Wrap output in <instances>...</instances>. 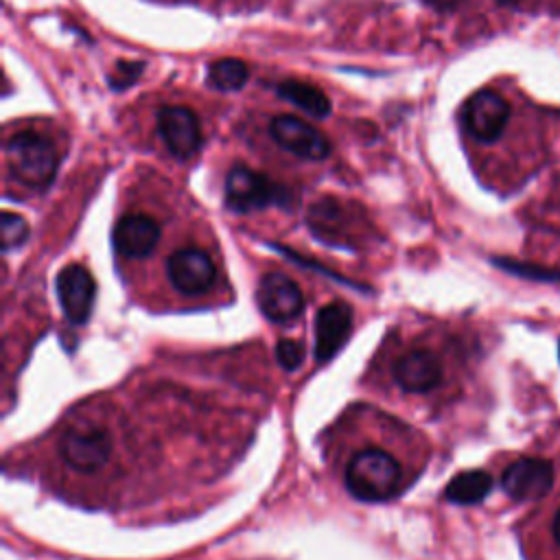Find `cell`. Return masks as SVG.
<instances>
[{"label": "cell", "mask_w": 560, "mask_h": 560, "mask_svg": "<svg viewBox=\"0 0 560 560\" xmlns=\"http://www.w3.org/2000/svg\"><path fill=\"white\" fill-rule=\"evenodd\" d=\"M459 127L466 144L481 155H514L518 166H536L542 140L538 109L523 103L516 90L481 88L459 109Z\"/></svg>", "instance_id": "obj_1"}, {"label": "cell", "mask_w": 560, "mask_h": 560, "mask_svg": "<svg viewBox=\"0 0 560 560\" xmlns=\"http://www.w3.org/2000/svg\"><path fill=\"white\" fill-rule=\"evenodd\" d=\"M9 173L28 188H44L52 182L59 166V149L52 136L24 127L4 140Z\"/></svg>", "instance_id": "obj_2"}, {"label": "cell", "mask_w": 560, "mask_h": 560, "mask_svg": "<svg viewBox=\"0 0 560 560\" xmlns=\"http://www.w3.org/2000/svg\"><path fill=\"white\" fill-rule=\"evenodd\" d=\"M346 488L359 501H387L400 488V464L383 448H363L346 466Z\"/></svg>", "instance_id": "obj_3"}, {"label": "cell", "mask_w": 560, "mask_h": 560, "mask_svg": "<svg viewBox=\"0 0 560 560\" xmlns=\"http://www.w3.org/2000/svg\"><path fill=\"white\" fill-rule=\"evenodd\" d=\"M289 199V192L262 173L247 166H234L225 177V203L234 212L262 210L267 206H280Z\"/></svg>", "instance_id": "obj_4"}, {"label": "cell", "mask_w": 560, "mask_h": 560, "mask_svg": "<svg viewBox=\"0 0 560 560\" xmlns=\"http://www.w3.org/2000/svg\"><path fill=\"white\" fill-rule=\"evenodd\" d=\"M59 455L72 470L92 475L107 464L112 455V438L105 429L94 424L70 427L59 440Z\"/></svg>", "instance_id": "obj_5"}, {"label": "cell", "mask_w": 560, "mask_h": 560, "mask_svg": "<svg viewBox=\"0 0 560 560\" xmlns=\"http://www.w3.org/2000/svg\"><path fill=\"white\" fill-rule=\"evenodd\" d=\"M158 136L166 151L177 160H190L199 153L203 133L197 114L186 105H164L155 118Z\"/></svg>", "instance_id": "obj_6"}, {"label": "cell", "mask_w": 560, "mask_h": 560, "mask_svg": "<svg viewBox=\"0 0 560 560\" xmlns=\"http://www.w3.org/2000/svg\"><path fill=\"white\" fill-rule=\"evenodd\" d=\"M171 284L182 295H201L217 280V267L201 247H179L166 260Z\"/></svg>", "instance_id": "obj_7"}, {"label": "cell", "mask_w": 560, "mask_h": 560, "mask_svg": "<svg viewBox=\"0 0 560 560\" xmlns=\"http://www.w3.org/2000/svg\"><path fill=\"white\" fill-rule=\"evenodd\" d=\"M256 302L269 322L287 324L302 315L304 295L293 278L282 271H269L260 278Z\"/></svg>", "instance_id": "obj_8"}, {"label": "cell", "mask_w": 560, "mask_h": 560, "mask_svg": "<svg viewBox=\"0 0 560 560\" xmlns=\"http://www.w3.org/2000/svg\"><path fill=\"white\" fill-rule=\"evenodd\" d=\"M271 140L287 153L304 160H324L330 153L326 136L293 114H280L269 125Z\"/></svg>", "instance_id": "obj_9"}, {"label": "cell", "mask_w": 560, "mask_h": 560, "mask_svg": "<svg viewBox=\"0 0 560 560\" xmlns=\"http://www.w3.org/2000/svg\"><path fill=\"white\" fill-rule=\"evenodd\" d=\"M55 289L66 319L74 326L85 324L96 298L94 276L83 265H66L55 278Z\"/></svg>", "instance_id": "obj_10"}, {"label": "cell", "mask_w": 560, "mask_h": 560, "mask_svg": "<svg viewBox=\"0 0 560 560\" xmlns=\"http://www.w3.org/2000/svg\"><path fill=\"white\" fill-rule=\"evenodd\" d=\"M553 486V464L540 457H521L501 475V488L514 501L542 499Z\"/></svg>", "instance_id": "obj_11"}, {"label": "cell", "mask_w": 560, "mask_h": 560, "mask_svg": "<svg viewBox=\"0 0 560 560\" xmlns=\"http://www.w3.org/2000/svg\"><path fill=\"white\" fill-rule=\"evenodd\" d=\"M160 241V225L153 217L144 212H127L118 219L112 243L114 249L125 258H144L149 256Z\"/></svg>", "instance_id": "obj_12"}, {"label": "cell", "mask_w": 560, "mask_h": 560, "mask_svg": "<svg viewBox=\"0 0 560 560\" xmlns=\"http://www.w3.org/2000/svg\"><path fill=\"white\" fill-rule=\"evenodd\" d=\"M352 328V311L346 302H328L315 317V359L326 363L346 343Z\"/></svg>", "instance_id": "obj_13"}, {"label": "cell", "mask_w": 560, "mask_h": 560, "mask_svg": "<svg viewBox=\"0 0 560 560\" xmlns=\"http://www.w3.org/2000/svg\"><path fill=\"white\" fill-rule=\"evenodd\" d=\"M394 381L411 394L431 392L442 381V363L440 359L424 348H413L400 354L394 363Z\"/></svg>", "instance_id": "obj_14"}, {"label": "cell", "mask_w": 560, "mask_h": 560, "mask_svg": "<svg viewBox=\"0 0 560 560\" xmlns=\"http://www.w3.org/2000/svg\"><path fill=\"white\" fill-rule=\"evenodd\" d=\"M490 490H492V477L486 470H464L448 481L444 497L457 505H472L486 499Z\"/></svg>", "instance_id": "obj_15"}, {"label": "cell", "mask_w": 560, "mask_h": 560, "mask_svg": "<svg viewBox=\"0 0 560 560\" xmlns=\"http://www.w3.org/2000/svg\"><path fill=\"white\" fill-rule=\"evenodd\" d=\"M278 94H282L287 101L300 105L302 109H306L308 114L317 116V118H324L330 114V101L328 96L319 90V88H313L308 83H302V81H282L278 85Z\"/></svg>", "instance_id": "obj_16"}, {"label": "cell", "mask_w": 560, "mask_h": 560, "mask_svg": "<svg viewBox=\"0 0 560 560\" xmlns=\"http://www.w3.org/2000/svg\"><path fill=\"white\" fill-rule=\"evenodd\" d=\"M249 70L238 59H219L208 68V81L219 90H238L245 85Z\"/></svg>", "instance_id": "obj_17"}, {"label": "cell", "mask_w": 560, "mask_h": 560, "mask_svg": "<svg viewBox=\"0 0 560 560\" xmlns=\"http://www.w3.org/2000/svg\"><path fill=\"white\" fill-rule=\"evenodd\" d=\"M0 223H2V249L4 252L20 247L28 238V223L22 214L4 210Z\"/></svg>", "instance_id": "obj_18"}, {"label": "cell", "mask_w": 560, "mask_h": 560, "mask_svg": "<svg viewBox=\"0 0 560 560\" xmlns=\"http://www.w3.org/2000/svg\"><path fill=\"white\" fill-rule=\"evenodd\" d=\"M276 361L287 370L293 372L304 361V343L298 339H280L276 343Z\"/></svg>", "instance_id": "obj_19"}, {"label": "cell", "mask_w": 560, "mask_h": 560, "mask_svg": "<svg viewBox=\"0 0 560 560\" xmlns=\"http://www.w3.org/2000/svg\"><path fill=\"white\" fill-rule=\"evenodd\" d=\"M142 72V63H138V61H122V63H118V68H116V74L112 77V85L114 88H125V85H129L138 74Z\"/></svg>", "instance_id": "obj_20"}, {"label": "cell", "mask_w": 560, "mask_h": 560, "mask_svg": "<svg viewBox=\"0 0 560 560\" xmlns=\"http://www.w3.org/2000/svg\"><path fill=\"white\" fill-rule=\"evenodd\" d=\"M497 265L505 267V269H512L514 273H521V276H529V278H545V280H553V278H560L551 271H545V269H538V267H523L518 262H510V260H497Z\"/></svg>", "instance_id": "obj_21"}, {"label": "cell", "mask_w": 560, "mask_h": 560, "mask_svg": "<svg viewBox=\"0 0 560 560\" xmlns=\"http://www.w3.org/2000/svg\"><path fill=\"white\" fill-rule=\"evenodd\" d=\"M429 7H433L435 11H442V13H448V11H455L459 9L466 0H424Z\"/></svg>", "instance_id": "obj_22"}, {"label": "cell", "mask_w": 560, "mask_h": 560, "mask_svg": "<svg viewBox=\"0 0 560 560\" xmlns=\"http://www.w3.org/2000/svg\"><path fill=\"white\" fill-rule=\"evenodd\" d=\"M549 534H551V540H553V545L560 549V505H558V508L553 510V514H551Z\"/></svg>", "instance_id": "obj_23"}, {"label": "cell", "mask_w": 560, "mask_h": 560, "mask_svg": "<svg viewBox=\"0 0 560 560\" xmlns=\"http://www.w3.org/2000/svg\"><path fill=\"white\" fill-rule=\"evenodd\" d=\"M558 354H560V343H558Z\"/></svg>", "instance_id": "obj_24"}]
</instances>
